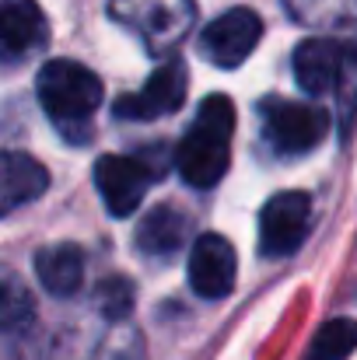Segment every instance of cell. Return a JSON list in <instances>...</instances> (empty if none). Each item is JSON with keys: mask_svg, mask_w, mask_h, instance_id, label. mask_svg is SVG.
<instances>
[{"mask_svg": "<svg viewBox=\"0 0 357 360\" xmlns=\"http://www.w3.org/2000/svg\"><path fill=\"white\" fill-rule=\"evenodd\" d=\"M186 241H189V221L175 207H154L137 224V248L151 259L175 255Z\"/></svg>", "mask_w": 357, "mask_h": 360, "instance_id": "cell-13", "label": "cell"}, {"mask_svg": "<svg viewBox=\"0 0 357 360\" xmlns=\"http://www.w3.org/2000/svg\"><path fill=\"white\" fill-rule=\"evenodd\" d=\"M35 308H32V294L21 280H14L11 273H0V333H14L25 329L32 322Z\"/></svg>", "mask_w": 357, "mask_h": 360, "instance_id": "cell-16", "label": "cell"}, {"mask_svg": "<svg viewBox=\"0 0 357 360\" xmlns=\"http://www.w3.org/2000/svg\"><path fill=\"white\" fill-rule=\"evenodd\" d=\"M35 91H39V102L46 109V116L53 122H60L63 129H77V126H88V120L99 112L106 91H102V81L74 63V60H49L42 63L39 77H35Z\"/></svg>", "mask_w": 357, "mask_h": 360, "instance_id": "cell-2", "label": "cell"}, {"mask_svg": "<svg viewBox=\"0 0 357 360\" xmlns=\"http://www.w3.org/2000/svg\"><path fill=\"white\" fill-rule=\"evenodd\" d=\"M133 308V283L126 276H109L99 283V311L109 319V322H119L126 319Z\"/></svg>", "mask_w": 357, "mask_h": 360, "instance_id": "cell-18", "label": "cell"}, {"mask_svg": "<svg viewBox=\"0 0 357 360\" xmlns=\"http://www.w3.org/2000/svg\"><path fill=\"white\" fill-rule=\"evenodd\" d=\"M109 14L123 28H130L151 56L168 53L193 28L196 4L193 0H109Z\"/></svg>", "mask_w": 357, "mask_h": 360, "instance_id": "cell-3", "label": "cell"}, {"mask_svg": "<svg viewBox=\"0 0 357 360\" xmlns=\"http://www.w3.org/2000/svg\"><path fill=\"white\" fill-rule=\"evenodd\" d=\"M259 116H263V136L277 154H308L330 133V112L308 102L263 98Z\"/></svg>", "mask_w": 357, "mask_h": 360, "instance_id": "cell-4", "label": "cell"}, {"mask_svg": "<svg viewBox=\"0 0 357 360\" xmlns=\"http://www.w3.org/2000/svg\"><path fill=\"white\" fill-rule=\"evenodd\" d=\"M35 273L42 287L56 297H70L84 283V255L77 245H53L35 255Z\"/></svg>", "mask_w": 357, "mask_h": 360, "instance_id": "cell-14", "label": "cell"}, {"mask_svg": "<svg viewBox=\"0 0 357 360\" xmlns=\"http://www.w3.org/2000/svg\"><path fill=\"white\" fill-rule=\"evenodd\" d=\"M337 95H340V122L344 126H351L357 116V49L347 53V60H344V70H340V81H337V88H333Z\"/></svg>", "mask_w": 357, "mask_h": 360, "instance_id": "cell-19", "label": "cell"}, {"mask_svg": "<svg viewBox=\"0 0 357 360\" xmlns=\"http://www.w3.org/2000/svg\"><path fill=\"white\" fill-rule=\"evenodd\" d=\"M49 186V172L18 150H0V217L39 200Z\"/></svg>", "mask_w": 357, "mask_h": 360, "instance_id": "cell-12", "label": "cell"}, {"mask_svg": "<svg viewBox=\"0 0 357 360\" xmlns=\"http://www.w3.org/2000/svg\"><path fill=\"white\" fill-rule=\"evenodd\" d=\"M294 21L305 25H340L357 14V0H284Z\"/></svg>", "mask_w": 357, "mask_h": 360, "instance_id": "cell-17", "label": "cell"}, {"mask_svg": "<svg viewBox=\"0 0 357 360\" xmlns=\"http://www.w3.org/2000/svg\"><path fill=\"white\" fill-rule=\"evenodd\" d=\"M357 350V322L351 319H330L315 336L305 360H347Z\"/></svg>", "mask_w": 357, "mask_h": 360, "instance_id": "cell-15", "label": "cell"}, {"mask_svg": "<svg viewBox=\"0 0 357 360\" xmlns=\"http://www.w3.org/2000/svg\"><path fill=\"white\" fill-rule=\"evenodd\" d=\"M232 136H235L232 98L228 95H207L200 102V112L189 126V133L175 147L179 175L196 189L218 186L228 172V161H232Z\"/></svg>", "mask_w": 357, "mask_h": 360, "instance_id": "cell-1", "label": "cell"}, {"mask_svg": "<svg viewBox=\"0 0 357 360\" xmlns=\"http://www.w3.org/2000/svg\"><path fill=\"white\" fill-rule=\"evenodd\" d=\"M259 39H263V18L252 7H232V11H225L221 18H214L203 28L200 56L207 63H214V67L235 70L252 56Z\"/></svg>", "mask_w": 357, "mask_h": 360, "instance_id": "cell-7", "label": "cell"}, {"mask_svg": "<svg viewBox=\"0 0 357 360\" xmlns=\"http://www.w3.org/2000/svg\"><path fill=\"white\" fill-rule=\"evenodd\" d=\"M312 224V196L287 189L266 200V207L259 210V252L270 259L291 255L301 248V241L308 235Z\"/></svg>", "mask_w": 357, "mask_h": 360, "instance_id": "cell-6", "label": "cell"}, {"mask_svg": "<svg viewBox=\"0 0 357 360\" xmlns=\"http://www.w3.org/2000/svg\"><path fill=\"white\" fill-rule=\"evenodd\" d=\"M49 25L35 0H0V63H18L46 46Z\"/></svg>", "mask_w": 357, "mask_h": 360, "instance_id": "cell-10", "label": "cell"}, {"mask_svg": "<svg viewBox=\"0 0 357 360\" xmlns=\"http://www.w3.org/2000/svg\"><path fill=\"white\" fill-rule=\"evenodd\" d=\"M186 88H189L186 63L182 60H168L147 77V84L137 95H123L113 105V112L119 120H140V122L161 120V116L175 112L186 102Z\"/></svg>", "mask_w": 357, "mask_h": 360, "instance_id": "cell-8", "label": "cell"}, {"mask_svg": "<svg viewBox=\"0 0 357 360\" xmlns=\"http://www.w3.org/2000/svg\"><path fill=\"white\" fill-rule=\"evenodd\" d=\"M235 276H238V255L225 235L207 231V235H200L193 241V252H189V287L200 297H207V301L228 297L235 290Z\"/></svg>", "mask_w": 357, "mask_h": 360, "instance_id": "cell-9", "label": "cell"}, {"mask_svg": "<svg viewBox=\"0 0 357 360\" xmlns=\"http://www.w3.org/2000/svg\"><path fill=\"white\" fill-rule=\"evenodd\" d=\"M168 168V161L161 158H151L147 154H106L95 161V186H99V196L102 203L109 207L113 217H130L137 214L147 186Z\"/></svg>", "mask_w": 357, "mask_h": 360, "instance_id": "cell-5", "label": "cell"}, {"mask_svg": "<svg viewBox=\"0 0 357 360\" xmlns=\"http://www.w3.org/2000/svg\"><path fill=\"white\" fill-rule=\"evenodd\" d=\"M351 46L340 39H305L294 49V81L305 95H326L337 88L344 60H347Z\"/></svg>", "mask_w": 357, "mask_h": 360, "instance_id": "cell-11", "label": "cell"}]
</instances>
